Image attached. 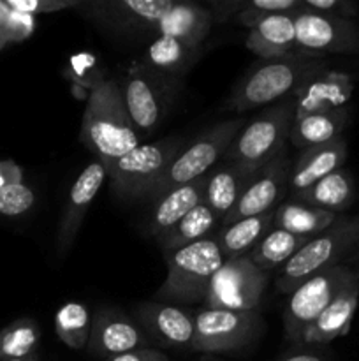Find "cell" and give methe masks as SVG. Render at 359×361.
<instances>
[{
  "instance_id": "1",
  "label": "cell",
  "mask_w": 359,
  "mask_h": 361,
  "mask_svg": "<svg viewBox=\"0 0 359 361\" xmlns=\"http://www.w3.org/2000/svg\"><path fill=\"white\" fill-rule=\"evenodd\" d=\"M326 69L324 55L298 48L275 59L259 60L232 88L229 106L243 113L273 104L291 97L303 83Z\"/></svg>"
},
{
  "instance_id": "2",
  "label": "cell",
  "mask_w": 359,
  "mask_h": 361,
  "mask_svg": "<svg viewBox=\"0 0 359 361\" xmlns=\"http://www.w3.org/2000/svg\"><path fill=\"white\" fill-rule=\"evenodd\" d=\"M80 140L101 162L115 161L141 145L118 81H97L90 88Z\"/></svg>"
},
{
  "instance_id": "3",
  "label": "cell",
  "mask_w": 359,
  "mask_h": 361,
  "mask_svg": "<svg viewBox=\"0 0 359 361\" xmlns=\"http://www.w3.org/2000/svg\"><path fill=\"white\" fill-rule=\"evenodd\" d=\"M164 259L168 275L155 293L158 302L164 303L204 302L211 279L225 263L215 236L164 254Z\"/></svg>"
},
{
  "instance_id": "4",
  "label": "cell",
  "mask_w": 359,
  "mask_h": 361,
  "mask_svg": "<svg viewBox=\"0 0 359 361\" xmlns=\"http://www.w3.org/2000/svg\"><path fill=\"white\" fill-rule=\"evenodd\" d=\"M359 249V214L354 217H340L326 231L310 238V242L292 257L277 281V289L291 295L306 279L326 268L340 264L341 259Z\"/></svg>"
},
{
  "instance_id": "5",
  "label": "cell",
  "mask_w": 359,
  "mask_h": 361,
  "mask_svg": "<svg viewBox=\"0 0 359 361\" xmlns=\"http://www.w3.org/2000/svg\"><path fill=\"white\" fill-rule=\"evenodd\" d=\"M294 99L285 97L273 106H266L243 126L225 152L222 161L238 162L250 169H259L273 161L289 141L294 122Z\"/></svg>"
},
{
  "instance_id": "6",
  "label": "cell",
  "mask_w": 359,
  "mask_h": 361,
  "mask_svg": "<svg viewBox=\"0 0 359 361\" xmlns=\"http://www.w3.org/2000/svg\"><path fill=\"white\" fill-rule=\"evenodd\" d=\"M245 123L246 122L239 118L220 122L201 133L190 145H185L168 166L160 182L151 190L148 200H158L169 190L208 175L215 168V164L224 159L225 152Z\"/></svg>"
},
{
  "instance_id": "7",
  "label": "cell",
  "mask_w": 359,
  "mask_h": 361,
  "mask_svg": "<svg viewBox=\"0 0 359 361\" xmlns=\"http://www.w3.org/2000/svg\"><path fill=\"white\" fill-rule=\"evenodd\" d=\"M183 140H165L139 145L129 154L102 162L113 189L122 196L148 197L160 182L172 159L185 147Z\"/></svg>"
},
{
  "instance_id": "8",
  "label": "cell",
  "mask_w": 359,
  "mask_h": 361,
  "mask_svg": "<svg viewBox=\"0 0 359 361\" xmlns=\"http://www.w3.org/2000/svg\"><path fill=\"white\" fill-rule=\"evenodd\" d=\"M358 279L355 271L345 264L326 268L306 279L289 295L284 310L285 337L292 342L301 341L306 328L326 310V307Z\"/></svg>"
},
{
  "instance_id": "9",
  "label": "cell",
  "mask_w": 359,
  "mask_h": 361,
  "mask_svg": "<svg viewBox=\"0 0 359 361\" xmlns=\"http://www.w3.org/2000/svg\"><path fill=\"white\" fill-rule=\"evenodd\" d=\"M196 337L192 351L215 355L241 349L256 341L263 331V317L259 310L204 309L194 312Z\"/></svg>"
},
{
  "instance_id": "10",
  "label": "cell",
  "mask_w": 359,
  "mask_h": 361,
  "mask_svg": "<svg viewBox=\"0 0 359 361\" xmlns=\"http://www.w3.org/2000/svg\"><path fill=\"white\" fill-rule=\"evenodd\" d=\"M267 282L270 274L253 264L248 256L231 257L211 279L204 305L210 309L257 310Z\"/></svg>"
},
{
  "instance_id": "11",
  "label": "cell",
  "mask_w": 359,
  "mask_h": 361,
  "mask_svg": "<svg viewBox=\"0 0 359 361\" xmlns=\"http://www.w3.org/2000/svg\"><path fill=\"white\" fill-rule=\"evenodd\" d=\"M296 48L310 53L359 51V27L352 20L327 16L299 7L292 11Z\"/></svg>"
},
{
  "instance_id": "12",
  "label": "cell",
  "mask_w": 359,
  "mask_h": 361,
  "mask_svg": "<svg viewBox=\"0 0 359 361\" xmlns=\"http://www.w3.org/2000/svg\"><path fill=\"white\" fill-rule=\"evenodd\" d=\"M289 171H291V161H289L287 150H282L273 161L253 173L248 187L241 194L234 208L229 212L227 217L222 221V226L273 212L287 190Z\"/></svg>"
},
{
  "instance_id": "13",
  "label": "cell",
  "mask_w": 359,
  "mask_h": 361,
  "mask_svg": "<svg viewBox=\"0 0 359 361\" xmlns=\"http://www.w3.org/2000/svg\"><path fill=\"white\" fill-rule=\"evenodd\" d=\"M120 88L136 130L151 133L157 129L168 111L169 101L160 74L144 66H134Z\"/></svg>"
},
{
  "instance_id": "14",
  "label": "cell",
  "mask_w": 359,
  "mask_h": 361,
  "mask_svg": "<svg viewBox=\"0 0 359 361\" xmlns=\"http://www.w3.org/2000/svg\"><path fill=\"white\" fill-rule=\"evenodd\" d=\"M106 180V168L101 161H92L83 171L77 175L67 194L65 207H63L62 219H60L58 228V254H67L83 226L87 217L88 208L94 203L95 196L101 190L102 183Z\"/></svg>"
},
{
  "instance_id": "15",
  "label": "cell",
  "mask_w": 359,
  "mask_h": 361,
  "mask_svg": "<svg viewBox=\"0 0 359 361\" xmlns=\"http://www.w3.org/2000/svg\"><path fill=\"white\" fill-rule=\"evenodd\" d=\"M146 344L144 334L130 317L116 309L97 310L92 319L88 353L99 358H113Z\"/></svg>"
},
{
  "instance_id": "16",
  "label": "cell",
  "mask_w": 359,
  "mask_h": 361,
  "mask_svg": "<svg viewBox=\"0 0 359 361\" xmlns=\"http://www.w3.org/2000/svg\"><path fill=\"white\" fill-rule=\"evenodd\" d=\"M137 323L157 342L171 348H192L196 316L192 310L164 302H148L137 307Z\"/></svg>"
},
{
  "instance_id": "17",
  "label": "cell",
  "mask_w": 359,
  "mask_h": 361,
  "mask_svg": "<svg viewBox=\"0 0 359 361\" xmlns=\"http://www.w3.org/2000/svg\"><path fill=\"white\" fill-rule=\"evenodd\" d=\"M352 92V81L347 74L322 71L317 76L310 78L292 94L294 99V120L303 118L313 113L331 111L345 108Z\"/></svg>"
},
{
  "instance_id": "18",
  "label": "cell",
  "mask_w": 359,
  "mask_h": 361,
  "mask_svg": "<svg viewBox=\"0 0 359 361\" xmlns=\"http://www.w3.org/2000/svg\"><path fill=\"white\" fill-rule=\"evenodd\" d=\"M347 141L344 136L336 137L329 143L301 150L298 161L294 162V166H291V171H289V194L296 196L329 173L340 169L347 159Z\"/></svg>"
},
{
  "instance_id": "19",
  "label": "cell",
  "mask_w": 359,
  "mask_h": 361,
  "mask_svg": "<svg viewBox=\"0 0 359 361\" xmlns=\"http://www.w3.org/2000/svg\"><path fill=\"white\" fill-rule=\"evenodd\" d=\"M359 305V279L348 284L322 314L306 328L299 344L320 345L329 344L344 337L351 330L352 319Z\"/></svg>"
},
{
  "instance_id": "20",
  "label": "cell",
  "mask_w": 359,
  "mask_h": 361,
  "mask_svg": "<svg viewBox=\"0 0 359 361\" xmlns=\"http://www.w3.org/2000/svg\"><path fill=\"white\" fill-rule=\"evenodd\" d=\"M256 171L238 162L222 161L208 173L203 201L213 210L220 224L238 203Z\"/></svg>"
},
{
  "instance_id": "21",
  "label": "cell",
  "mask_w": 359,
  "mask_h": 361,
  "mask_svg": "<svg viewBox=\"0 0 359 361\" xmlns=\"http://www.w3.org/2000/svg\"><path fill=\"white\" fill-rule=\"evenodd\" d=\"M208 175L194 180V182L180 185L169 190L164 196L153 201V210L148 217V231L153 238H160L175 224H178L190 210L203 203L204 190H206Z\"/></svg>"
},
{
  "instance_id": "22",
  "label": "cell",
  "mask_w": 359,
  "mask_h": 361,
  "mask_svg": "<svg viewBox=\"0 0 359 361\" xmlns=\"http://www.w3.org/2000/svg\"><path fill=\"white\" fill-rule=\"evenodd\" d=\"M211 27L213 14L208 7L192 2H175L172 9L155 25L153 30L158 35H168L194 48H201Z\"/></svg>"
},
{
  "instance_id": "23",
  "label": "cell",
  "mask_w": 359,
  "mask_h": 361,
  "mask_svg": "<svg viewBox=\"0 0 359 361\" xmlns=\"http://www.w3.org/2000/svg\"><path fill=\"white\" fill-rule=\"evenodd\" d=\"M246 48L260 60L275 59L296 49V27L292 13L267 14L246 35Z\"/></svg>"
},
{
  "instance_id": "24",
  "label": "cell",
  "mask_w": 359,
  "mask_h": 361,
  "mask_svg": "<svg viewBox=\"0 0 359 361\" xmlns=\"http://www.w3.org/2000/svg\"><path fill=\"white\" fill-rule=\"evenodd\" d=\"M347 122V108L306 115L292 122L291 133H289V143H292L299 150L329 143V141L341 136Z\"/></svg>"
},
{
  "instance_id": "25",
  "label": "cell",
  "mask_w": 359,
  "mask_h": 361,
  "mask_svg": "<svg viewBox=\"0 0 359 361\" xmlns=\"http://www.w3.org/2000/svg\"><path fill=\"white\" fill-rule=\"evenodd\" d=\"M354 180H352V176L345 169L340 168L336 171L329 173L327 176H324V178H320L319 182L313 183L306 190L291 197L292 201L308 204V207L340 214L354 201Z\"/></svg>"
},
{
  "instance_id": "26",
  "label": "cell",
  "mask_w": 359,
  "mask_h": 361,
  "mask_svg": "<svg viewBox=\"0 0 359 361\" xmlns=\"http://www.w3.org/2000/svg\"><path fill=\"white\" fill-rule=\"evenodd\" d=\"M340 217L341 215L334 214V212L320 210V208H313L291 200L275 208L273 228L284 229L292 235L313 238L319 233L326 231Z\"/></svg>"
},
{
  "instance_id": "27",
  "label": "cell",
  "mask_w": 359,
  "mask_h": 361,
  "mask_svg": "<svg viewBox=\"0 0 359 361\" xmlns=\"http://www.w3.org/2000/svg\"><path fill=\"white\" fill-rule=\"evenodd\" d=\"M201 48L185 44L175 37L158 35L144 53V67L158 74H185L199 60Z\"/></svg>"
},
{
  "instance_id": "28",
  "label": "cell",
  "mask_w": 359,
  "mask_h": 361,
  "mask_svg": "<svg viewBox=\"0 0 359 361\" xmlns=\"http://www.w3.org/2000/svg\"><path fill=\"white\" fill-rule=\"evenodd\" d=\"M275 210L256 217L241 219L232 224L222 226V231L215 236L225 259L239 256H248L250 250L260 242L264 235L273 228Z\"/></svg>"
},
{
  "instance_id": "29",
  "label": "cell",
  "mask_w": 359,
  "mask_h": 361,
  "mask_svg": "<svg viewBox=\"0 0 359 361\" xmlns=\"http://www.w3.org/2000/svg\"><path fill=\"white\" fill-rule=\"evenodd\" d=\"M172 0H118L102 4L106 20L123 28H151L172 9Z\"/></svg>"
},
{
  "instance_id": "30",
  "label": "cell",
  "mask_w": 359,
  "mask_h": 361,
  "mask_svg": "<svg viewBox=\"0 0 359 361\" xmlns=\"http://www.w3.org/2000/svg\"><path fill=\"white\" fill-rule=\"evenodd\" d=\"M308 242V236L292 235L284 229L271 228L260 238V242L250 250L248 257L260 270L270 274L271 270L284 268L285 263H289Z\"/></svg>"
},
{
  "instance_id": "31",
  "label": "cell",
  "mask_w": 359,
  "mask_h": 361,
  "mask_svg": "<svg viewBox=\"0 0 359 361\" xmlns=\"http://www.w3.org/2000/svg\"><path fill=\"white\" fill-rule=\"evenodd\" d=\"M218 222L220 221L213 214V210L203 201L194 210H190L178 224L172 226L164 236H160L158 243H160L164 254L172 252V250H178L182 247L192 245L199 240L208 238Z\"/></svg>"
},
{
  "instance_id": "32",
  "label": "cell",
  "mask_w": 359,
  "mask_h": 361,
  "mask_svg": "<svg viewBox=\"0 0 359 361\" xmlns=\"http://www.w3.org/2000/svg\"><path fill=\"white\" fill-rule=\"evenodd\" d=\"M92 319L84 303L69 302L58 309L55 316V331L60 341L74 351L88 345Z\"/></svg>"
},
{
  "instance_id": "33",
  "label": "cell",
  "mask_w": 359,
  "mask_h": 361,
  "mask_svg": "<svg viewBox=\"0 0 359 361\" xmlns=\"http://www.w3.org/2000/svg\"><path fill=\"white\" fill-rule=\"evenodd\" d=\"M39 341H41V328L34 319L23 317L13 321L9 326L0 331V361L35 355Z\"/></svg>"
},
{
  "instance_id": "34",
  "label": "cell",
  "mask_w": 359,
  "mask_h": 361,
  "mask_svg": "<svg viewBox=\"0 0 359 361\" xmlns=\"http://www.w3.org/2000/svg\"><path fill=\"white\" fill-rule=\"evenodd\" d=\"M35 192L25 183L0 187V215L18 217L34 207Z\"/></svg>"
},
{
  "instance_id": "35",
  "label": "cell",
  "mask_w": 359,
  "mask_h": 361,
  "mask_svg": "<svg viewBox=\"0 0 359 361\" xmlns=\"http://www.w3.org/2000/svg\"><path fill=\"white\" fill-rule=\"evenodd\" d=\"M6 2L11 9L32 14V16L60 13V11L81 6L80 0H6Z\"/></svg>"
},
{
  "instance_id": "36",
  "label": "cell",
  "mask_w": 359,
  "mask_h": 361,
  "mask_svg": "<svg viewBox=\"0 0 359 361\" xmlns=\"http://www.w3.org/2000/svg\"><path fill=\"white\" fill-rule=\"evenodd\" d=\"M34 30H35V16L11 9L9 16H7V23H6L7 44H11V42H23L25 39H28L32 34H34Z\"/></svg>"
},
{
  "instance_id": "37",
  "label": "cell",
  "mask_w": 359,
  "mask_h": 361,
  "mask_svg": "<svg viewBox=\"0 0 359 361\" xmlns=\"http://www.w3.org/2000/svg\"><path fill=\"white\" fill-rule=\"evenodd\" d=\"M301 6L313 13L345 18V20H351L358 14L355 4L348 2V0H301Z\"/></svg>"
},
{
  "instance_id": "38",
  "label": "cell",
  "mask_w": 359,
  "mask_h": 361,
  "mask_svg": "<svg viewBox=\"0 0 359 361\" xmlns=\"http://www.w3.org/2000/svg\"><path fill=\"white\" fill-rule=\"evenodd\" d=\"M245 0H217L210 2L208 9L213 14V23H227L231 18H236V14L241 13Z\"/></svg>"
},
{
  "instance_id": "39",
  "label": "cell",
  "mask_w": 359,
  "mask_h": 361,
  "mask_svg": "<svg viewBox=\"0 0 359 361\" xmlns=\"http://www.w3.org/2000/svg\"><path fill=\"white\" fill-rule=\"evenodd\" d=\"M106 361H169V360L164 353L155 351V349L139 348V349H134V351L123 353V355L113 356V358H108Z\"/></svg>"
},
{
  "instance_id": "40",
  "label": "cell",
  "mask_w": 359,
  "mask_h": 361,
  "mask_svg": "<svg viewBox=\"0 0 359 361\" xmlns=\"http://www.w3.org/2000/svg\"><path fill=\"white\" fill-rule=\"evenodd\" d=\"M23 183V169L14 161H0V187Z\"/></svg>"
},
{
  "instance_id": "41",
  "label": "cell",
  "mask_w": 359,
  "mask_h": 361,
  "mask_svg": "<svg viewBox=\"0 0 359 361\" xmlns=\"http://www.w3.org/2000/svg\"><path fill=\"white\" fill-rule=\"evenodd\" d=\"M11 9L7 6L6 0H0V49L6 48L7 46V39H6V23H7V16H9Z\"/></svg>"
},
{
  "instance_id": "42",
  "label": "cell",
  "mask_w": 359,
  "mask_h": 361,
  "mask_svg": "<svg viewBox=\"0 0 359 361\" xmlns=\"http://www.w3.org/2000/svg\"><path fill=\"white\" fill-rule=\"evenodd\" d=\"M278 361H324L319 355H313V353H298V355H289L285 358Z\"/></svg>"
},
{
  "instance_id": "43",
  "label": "cell",
  "mask_w": 359,
  "mask_h": 361,
  "mask_svg": "<svg viewBox=\"0 0 359 361\" xmlns=\"http://www.w3.org/2000/svg\"><path fill=\"white\" fill-rule=\"evenodd\" d=\"M6 361H39L37 355H30L27 358H16V360H6Z\"/></svg>"
},
{
  "instance_id": "44",
  "label": "cell",
  "mask_w": 359,
  "mask_h": 361,
  "mask_svg": "<svg viewBox=\"0 0 359 361\" xmlns=\"http://www.w3.org/2000/svg\"><path fill=\"white\" fill-rule=\"evenodd\" d=\"M199 361H220V360H217V358H213V356L206 355V356H203V358H201Z\"/></svg>"
},
{
  "instance_id": "45",
  "label": "cell",
  "mask_w": 359,
  "mask_h": 361,
  "mask_svg": "<svg viewBox=\"0 0 359 361\" xmlns=\"http://www.w3.org/2000/svg\"><path fill=\"white\" fill-rule=\"evenodd\" d=\"M354 271H355V275H358V279H359V267H358V268H355V270H354Z\"/></svg>"
}]
</instances>
